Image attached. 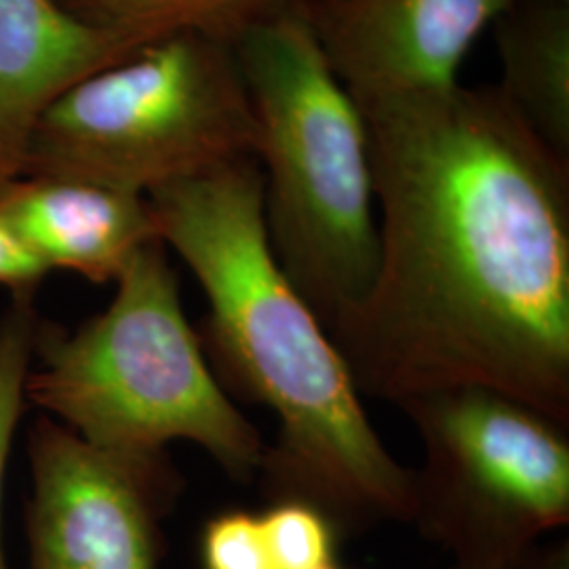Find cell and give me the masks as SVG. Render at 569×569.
Masks as SVG:
<instances>
[{"label":"cell","mask_w":569,"mask_h":569,"mask_svg":"<svg viewBox=\"0 0 569 569\" xmlns=\"http://www.w3.org/2000/svg\"><path fill=\"white\" fill-rule=\"evenodd\" d=\"M272 569H348L338 555V529L323 512L279 500L260 512Z\"/></svg>","instance_id":"obj_14"},{"label":"cell","mask_w":569,"mask_h":569,"mask_svg":"<svg viewBox=\"0 0 569 569\" xmlns=\"http://www.w3.org/2000/svg\"><path fill=\"white\" fill-rule=\"evenodd\" d=\"M34 296H11L0 315V569H9L2 549V496L11 448L26 409V382L39 331Z\"/></svg>","instance_id":"obj_13"},{"label":"cell","mask_w":569,"mask_h":569,"mask_svg":"<svg viewBox=\"0 0 569 569\" xmlns=\"http://www.w3.org/2000/svg\"><path fill=\"white\" fill-rule=\"evenodd\" d=\"M49 268L0 216V284L11 296H37Z\"/></svg>","instance_id":"obj_16"},{"label":"cell","mask_w":569,"mask_h":569,"mask_svg":"<svg viewBox=\"0 0 569 569\" xmlns=\"http://www.w3.org/2000/svg\"><path fill=\"white\" fill-rule=\"evenodd\" d=\"M203 569H272L260 512L224 510L204 523Z\"/></svg>","instance_id":"obj_15"},{"label":"cell","mask_w":569,"mask_h":569,"mask_svg":"<svg viewBox=\"0 0 569 569\" xmlns=\"http://www.w3.org/2000/svg\"><path fill=\"white\" fill-rule=\"evenodd\" d=\"M498 91L529 129L569 161V0H521L493 23Z\"/></svg>","instance_id":"obj_11"},{"label":"cell","mask_w":569,"mask_h":569,"mask_svg":"<svg viewBox=\"0 0 569 569\" xmlns=\"http://www.w3.org/2000/svg\"><path fill=\"white\" fill-rule=\"evenodd\" d=\"M26 451L32 569H159L161 523L182 491L167 453L96 448L47 416Z\"/></svg>","instance_id":"obj_7"},{"label":"cell","mask_w":569,"mask_h":569,"mask_svg":"<svg viewBox=\"0 0 569 569\" xmlns=\"http://www.w3.org/2000/svg\"><path fill=\"white\" fill-rule=\"evenodd\" d=\"M232 49L256 119L268 239L333 333L366 302L380 253L363 110L302 9L253 28Z\"/></svg>","instance_id":"obj_4"},{"label":"cell","mask_w":569,"mask_h":569,"mask_svg":"<svg viewBox=\"0 0 569 569\" xmlns=\"http://www.w3.org/2000/svg\"><path fill=\"white\" fill-rule=\"evenodd\" d=\"M114 284L81 327L39 323L26 401L96 448L154 456L186 441L253 483L268 443L209 366L163 241L143 244Z\"/></svg>","instance_id":"obj_3"},{"label":"cell","mask_w":569,"mask_h":569,"mask_svg":"<svg viewBox=\"0 0 569 569\" xmlns=\"http://www.w3.org/2000/svg\"><path fill=\"white\" fill-rule=\"evenodd\" d=\"M448 569H456V568H451V566H449V568H448Z\"/></svg>","instance_id":"obj_17"},{"label":"cell","mask_w":569,"mask_h":569,"mask_svg":"<svg viewBox=\"0 0 569 569\" xmlns=\"http://www.w3.org/2000/svg\"><path fill=\"white\" fill-rule=\"evenodd\" d=\"M70 13L146 39L201 34L234 47L258 26L296 13L306 0H58Z\"/></svg>","instance_id":"obj_12"},{"label":"cell","mask_w":569,"mask_h":569,"mask_svg":"<svg viewBox=\"0 0 569 569\" xmlns=\"http://www.w3.org/2000/svg\"><path fill=\"white\" fill-rule=\"evenodd\" d=\"M150 41L58 0H0V190L23 176L39 122L68 89Z\"/></svg>","instance_id":"obj_9"},{"label":"cell","mask_w":569,"mask_h":569,"mask_svg":"<svg viewBox=\"0 0 569 569\" xmlns=\"http://www.w3.org/2000/svg\"><path fill=\"white\" fill-rule=\"evenodd\" d=\"M357 103L380 253L331 338L359 392L491 388L569 427V161L498 87Z\"/></svg>","instance_id":"obj_1"},{"label":"cell","mask_w":569,"mask_h":569,"mask_svg":"<svg viewBox=\"0 0 569 569\" xmlns=\"http://www.w3.org/2000/svg\"><path fill=\"white\" fill-rule=\"evenodd\" d=\"M256 143L234 49L176 32L68 89L39 122L23 176L150 194L234 159H256Z\"/></svg>","instance_id":"obj_5"},{"label":"cell","mask_w":569,"mask_h":569,"mask_svg":"<svg viewBox=\"0 0 569 569\" xmlns=\"http://www.w3.org/2000/svg\"><path fill=\"white\" fill-rule=\"evenodd\" d=\"M422 462L411 468V521L456 569H569V427L481 387L399 403Z\"/></svg>","instance_id":"obj_6"},{"label":"cell","mask_w":569,"mask_h":569,"mask_svg":"<svg viewBox=\"0 0 569 569\" xmlns=\"http://www.w3.org/2000/svg\"><path fill=\"white\" fill-rule=\"evenodd\" d=\"M0 216L49 272L98 284L114 283L143 244L159 239L146 194L82 180L23 176L0 190Z\"/></svg>","instance_id":"obj_10"},{"label":"cell","mask_w":569,"mask_h":569,"mask_svg":"<svg viewBox=\"0 0 569 569\" xmlns=\"http://www.w3.org/2000/svg\"><path fill=\"white\" fill-rule=\"evenodd\" d=\"M521 0H306L336 77L357 102L446 91L477 39Z\"/></svg>","instance_id":"obj_8"},{"label":"cell","mask_w":569,"mask_h":569,"mask_svg":"<svg viewBox=\"0 0 569 569\" xmlns=\"http://www.w3.org/2000/svg\"><path fill=\"white\" fill-rule=\"evenodd\" d=\"M159 239L203 289L207 361L226 392L268 409L279 432L256 483L268 502L323 512L338 533L411 521V468L385 446L352 371L279 264L253 157L152 190Z\"/></svg>","instance_id":"obj_2"}]
</instances>
